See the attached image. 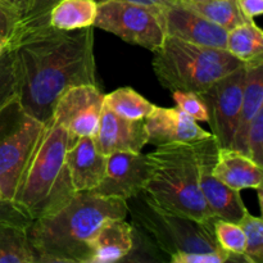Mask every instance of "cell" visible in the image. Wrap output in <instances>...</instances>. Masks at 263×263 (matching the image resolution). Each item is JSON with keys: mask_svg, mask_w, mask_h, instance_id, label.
Listing matches in <instances>:
<instances>
[{"mask_svg": "<svg viewBox=\"0 0 263 263\" xmlns=\"http://www.w3.org/2000/svg\"><path fill=\"white\" fill-rule=\"evenodd\" d=\"M17 72V99L40 122L51 118L64 90L98 85L94 27L61 31L50 25L22 33L12 49Z\"/></svg>", "mask_w": 263, "mask_h": 263, "instance_id": "obj_1", "label": "cell"}, {"mask_svg": "<svg viewBox=\"0 0 263 263\" xmlns=\"http://www.w3.org/2000/svg\"><path fill=\"white\" fill-rule=\"evenodd\" d=\"M127 203L92 192H79L58 212L27 229L36 263H89L90 239L108 220L126 218Z\"/></svg>", "mask_w": 263, "mask_h": 263, "instance_id": "obj_2", "label": "cell"}, {"mask_svg": "<svg viewBox=\"0 0 263 263\" xmlns=\"http://www.w3.org/2000/svg\"><path fill=\"white\" fill-rule=\"evenodd\" d=\"M218 148L212 134L195 143L157 146L146 154L151 171L143 193L167 212L211 220L213 216L200 192L199 179L205 157Z\"/></svg>", "mask_w": 263, "mask_h": 263, "instance_id": "obj_3", "label": "cell"}, {"mask_svg": "<svg viewBox=\"0 0 263 263\" xmlns=\"http://www.w3.org/2000/svg\"><path fill=\"white\" fill-rule=\"evenodd\" d=\"M73 141L55 121L45 123L12 199L32 221L58 212L77 193L66 166V152Z\"/></svg>", "mask_w": 263, "mask_h": 263, "instance_id": "obj_4", "label": "cell"}, {"mask_svg": "<svg viewBox=\"0 0 263 263\" xmlns=\"http://www.w3.org/2000/svg\"><path fill=\"white\" fill-rule=\"evenodd\" d=\"M159 84L171 91L202 92L230 72L246 66L226 49L210 48L166 36L153 51Z\"/></svg>", "mask_w": 263, "mask_h": 263, "instance_id": "obj_5", "label": "cell"}, {"mask_svg": "<svg viewBox=\"0 0 263 263\" xmlns=\"http://www.w3.org/2000/svg\"><path fill=\"white\" fill-rule=\"evenodd\" d=\"M133 225L140 229L167 258L179 253L229 256L216 241L215 218L198 221L157 207L143 192L126 200ZM230 257V256H229ZM231 261V258H230Z\"/></svg>", "mask_w": 263, "mask_h": 263, "instance_id": "obj_6", "label": "cell"}, {"mask_svg": "<svg viewBox=\"0 0 263 263\" xmlns=\"http://www.w3.org/2000/svg\"><path fill=\"white\" fill-rule=\"evenodd\" d=\"M45 123L28 115L17 97L0 108V189L13 199L21 174L43 134Z\"/></svg>", "mask_w": 263, "mask_h": 263, "instance_id": "obj_7", "label": "cell"}, {"mask_svg": "<svg viewBox=\"0 0 263 263\" xmlns=\"http://www.w3.org/2000/svg\"><path fill=\"white\" fill-rule=\"evenodd\" d=\"M94 27L151 51L157 50L166 39L161 9L123 0L98 3Z\"/></svg>", "mask_w": 263, "mask_h": 263, "instance_id": "obj_8", "label": "cell"}, {"mask_svg": "<svg viewBox=\"0 0 263 263\" xmlns=\"http://www.w3.org/2000/svg\"><path fill=\"white\" fill-rule=\"evenodd\" d=\"M246 66L230 72L199 92L208 113L211 134L220 148H230L240 116Z\"/></svg>", "mask_w": 263, "mask_h": 263, "instance_id": "obj_9", "label": "cell"}, {"mask_svg": "<svg viewBox=\"0 0 263 263\" xmlns=\"http://www.w3.org/2000/svg\"><path fill=\"white\" fill-rule=\"evenodd\" d=\"M104 107V94L98 85H77L59 95L51 120L62 126L73 140L94 138Z\"/></svg>", "mask_w": 263, "mask_h": 263, "instance_id": "obj_10", "label": "cell"}, {"mask_svg": "<svg viewBox=\"0 0 263 263\" xmlns=\"http://www.w3.org/2000/svg\"><path fill=\"white\" fill-rule=\"evenodd\" d=\"M149 161L141 152H117L107 156L102 181L92 193L102 197L128 198L143 192L149 177Z\"/></svg>", "mask_w": 263, "mask_h": 263, "instance_id": "obj_11", "label": "cell"}, {"mask_svg": "<svg viewBox=\"0 0 263 263\" xmlns=\"http://www.w3.org/2000/svg\"><path fill=\"white\" fill-rule=\"evenodd\" d=\"M161 20L166 36L197 45L226 49L228 31L211 22L185 3L162 8Z\"/></svg>", "mask_w": 263, "mask_h": 263, "instance_id": "obj_12", "label": "cell"}, {"mask_svg": "<svg viewBox=\"0 0 263 263\" xmlns=\"http://www.w3.org/2000/svg\"><path fill=\"white\" fill-rule=\"evenodd\" d=\"M148 144L168 145V144L195 143L208 138L211 133L200 127L197 121L179 108L156 107L144 120Z\"/></svg>", "mask_w": 263, "mask_h": 263, "instance_id": "obj_13", "label": "cell"}, {"mask_svg": "<svg viewBox=\"0 0 263 263\" xmlns=\"http://www.w3.org/2000/svg\"><path fill=\"white\" fill-rule=\"evenodd\" d=\"M98 151L105 157L117 152H141L148 144L144 121H130L103 107L99 127L94 135Z\"/></svg>", "mask_w": 263, "mask_h": 263, "instance_id": "obj_14", "label": "cell"}, {"mask_svg": "<svg viewBox=\"0 0 263 263\" xmlns=\"http://www.w3.org/2000/svg\"><path fill=\"white\" fill-rule=\"evenodd\" d=\"M217 152L218 149L211 152L203 162L199 179L200 192L213 217L238 223L248 210L243 202L240 190L228 186L212 174Z\"/></svg>", "mask_w": 263, "mask_h": 263, "instance_id": "obj_15", "label": "cell"}, {"mask_svg": "<svg viewBox=\"0 0 263 263\" xmlns=\"http://www.w3.org/2000/svg\"><path fill=\"white\" fill-rule=\"evenodd\" d=\"M107 157L97 149L94 139L79 138L66 152L68 168L74 192H91L103 179Z\"/></svg>", "mask_w": 263, "mask_h": 263, "instance_id": "obj_16", "label": "cell"}, {"mask_svg": "<svg viewBox=\"0 0 263 263\" xmlns=\"http://www.w3.org/2000/svg\"><path fill=\"white\" fill-rule=\"evenodd\" d=\"M134 246V225L126 218L108 220L90 239L89 263L122 262Z\"/></svg>", "mask_w": 263, "mask_h": 263, "instance_id": "obj_17", "label": "cell"}, {"mask_svg": "<svg viewBox=\"0 0 263 263\" xmlns=\"http://www.w3.org/2000/svg\"><path fill=\"white\" fill-rule=\"evenodd\" d=\"M212 174L223 184L236 190L262 187L263 167L231 148H218Z\"/></svg>", "mask_w": 263, "mask_h": 263, "instance_id": "obj_18", "label": "cell"}, {"mask_svg": "<svg viewBox=\"0 0 263 263\" xmlns=\"http://www.w3.org/2000/svg\"><path fill=\"white\" fill-rule=\"evenodd\" d=\"M246 68L240 116L230 148L247 156V135L249 125L263 108V62L246 64Z\"/></svg>", "mask_w": 263, "mask_h": 263, "instance_id": "obj_19", "label": "cell"}, {"mask_svg": "<svg viewBox=\"0 0 263 263\" xmlns=\"http://www.w3.org/2000/svg\"><path fill=\"white\" fill-rule=\"evenodd\" d=\"M97 14L95 0H58L49 13V25L61 31L82 30L94 27Z\"/></svg>", "mask_w": 263, "mask_h": 263, "instance_id": "obj_20", "label": "cell"}, {"mask_svg": "<svg viewBox=\"0 0 263 263\" xmlns=\"http://www.w3.org/2000/svg\"><path fill=\"white\" fill-rule=\"evenodd\" d=\"M226 50L244 64L263 62V32L254 20L247 21L228 31Z\"/></svg>", "mask_w": 263, "mask_h": 263, "instance_id": "obj_21", "label": "cell"}, {"mask_svg": "<svg viewBox=\"0 0 263 263\" xmlns=\"http://www.w3.org/2000/svg\"><path fill=\"white\" fill-rule=\"evenodd\" d=\"M0 263H36L27 229L0 223Z\"/></svg>", "mask_w": 263, "mask_h": 263, "instance_id": "obj_22", "label": "cell"}, {"mask_svg": "<svg viewBox=\"0 0 263 263\" xmlns=\"http://www.w3.org/2000/svg\"><path fill=\"white\" fill-rule=\"evenodd\" d=\"M187 7L194 9L203 17L216 23L226 31L251 21L247 18L239 7L238 0H203V2H185Z\"/></svg>", "mask_w": 263, "mask_h": 263, "instance_id": "obj_23", "label": "cell"}, {"mask_svg": "<svg viewBox=\"0 0 263 263\" xmlns=\"http://www.w3.org/2000/svg\"><path fill=\"white\" fill-rule=\"evenodd\" d=\"M104 107L126 120L144 121L154 104L131 87H120L104 95Z\"/></svg>", "mask_w": 263, "mask_h": 263, "instance_id": "obj_24", "label": "cell"}, {"mask_svg": "<svg viewBox=\"0 0 263 263\" xmlns=\"http://www.w3.org/2000/svg\"><path fill=\"white\" fill-rule=\"evenodd\" d=\"M216 241L223 252L230 256L231 261H244L246 251V235L241 226L236 222L215 218L213 223Z\"/></svg>", "mask_w": 263, "mask_h": 263, "instance_id": "obj_25", "label": "cell"}, {"mask_svg": "<svg viewBox=\"0 0 263 263\" xmlns=\"http://www.w3.org/2000/svg\"><path fill=\"white\" fill-rule=\"evenodd\" d=\"M239 225L246 235V251L243 258L247 263L263 262V220L247 212Z\"/></svg>", "mask_w": 263, "mask_h": 263, "instance_id": "obj_26", "label": "cell"}, {"mask_svg": "<svg viewBox=\"0 0 263 263\" xmlns=\"http://www.w3.org/2000/svg\"><path fill=\"white\" fill-rule=\"evenodd\" d=\"M14 97H17L14 53L7 50L0 54V108Z\"/></svg>", "mask_w": 263, "mask_h": 263, "instance_id": "obj_27", "label": "cell"}, {"mask_svg": "<svg viewBox=\"0 0 263 263\" xmlns=\"http://www.w3.org/2000/svg\"><path fill=\"white\" fill-rule=\"evenodd\" d=\"M21 21L17 13L0 4V53L14 48L20 36Z\"/></svg>", "mask_w": 263, "mask_h": 263, "instance_id": "obj_28", "label": "cell"}, {"mask_svg": "<svg viewBox=\"0 0 263 263\" xmlns=\"http://www.w3.org/2000/svg\"><path fill=\"white\" fill-rule=\"evenodd\" d=\"M172 97L177 108L190 116L193 120L207 122V108L203 100L200 99L199 94L193 91H172Z\"/></svg>", "mask_w": 263, "mask_h": 263, "instance_id": "obj_29", "label": "cell"}, {"mask_svg": "<svg viewBox=\"0 0 263 263\" xmlns=\"http://www.w3.org/2000/svg\"><path fill=\"white\" fill-rule=\"evenodd\" d=\"M247 156L263 167V108L251 122L247 135Z\"/></svg>", "mask_w": 263, "mask_h": 263, "instance_id": "obj_30", "label": "cell"}, {"mask_svg": "<svg viewBox=\"0 0 263 263\" xmlns=\"http://www.w3.org/2000/svg\"><path fill=\"white\" fill-rule=\"evenodd\" d=\"M57 2L58 0H33V5L31 8L30 13L22 21L20 36L22 33L28 32V31L36 30V28L49 25V13H50L51 8L54 7Z\"/></svg>", "mask_w": 263, "mask_h": 263, "instance_id": "obj_31", "label": "cell"}, {"mask_svg": "<svg viewBox=\"0 0 263 263\" xmlns=\"http://www.w3.org/2000/svg\"><path fill=\"white\" fill-rule=\"evenodd\" d=\"M0 223H9L26 229H28V226L32 223V220L26 213H23L12 200H8L3 197L2 189H0Z\"/></svg>", "mask_w": 263, "mask_h": 263, "instance_id": "obj_32", "label": "cell"}, {"mask_svg": "<svg viewBox=\"0 0 263 263\" xmlns=\"http://www.w3.org/2000/svg\"><path fill=\"white\" fill-rule=\"evenodd\" d=\"M230 257L218 253H179L170 258L172 263H225Z\"/></svg>", "mask_w": 263, "mask_h": 263, "instance_id": "obj_33", "label": "cell"}, {"mask_svg": "<svg viewBox=\"0 0 263 263\" xmlns=\"http://www.w3.org/2000/svg\"><path fill=\"white\" fill-rule=\"evenodd\" d=\"M0 4L5 5L7 8L12 9L13 12L17 13L21 17V20L23 21L27 17L28 13H30L31 8H32L33 0H0ZM22 21H21V25H22Z\"/></svg>", "mask_w": 263, "mask_h": 263, "instance_id": "obj_34", "label": "cell"}, {"mask_svg": "<svg viewBox=\"0 0 263 263\" xmlns=\"http://www.w3.org/2000/svg\"><path fill=\"white\" fill-rule=\"evenodd\" d=\"M241 12L249 20H254L263 13V0H238Z\"/></svg>", "mask_w": 263, "mask_h": 263, "instance_id": "obj_35", "label": "cell"}, {"mask_svg": "<svg viewBox=\"0 0 263 263\" xmlns=\"http://www.w3.org/2000/svg\"><path fill=\"white\" fill-rule=\"evenodd\" d=\"M95 2L102 3V2H105V0H95ZM123 2H130V3H135V4H141V5H146V7L162 9V8L168 7V5L185 3L186 0H123Z\"/></svg>", "mask_w": 263, "mask_h": 263, "instance_id": "obj_36", "label": "cell"}, {"mask_svg": "<svg viewBox=\"0 0 263 263\" xmlns=\"http://www.w3.org/2000/svg\"><path fill=\"white\" fill-rule=\"evenodd\" d=\"M187 2H203V0H187Z\"/></svg>", "mask_w": 263, "mask_h": 263, "instance_id": "obj_37", "label": "cell"}, {"mask_svg": "<svg viewBox=\"0 0 263 263\" xmlns=\"http://www.w3.org/2000/svg\"><path fill=\"white\" fill-rule=\"evenodd\" d=\"M0 54H2V53H0Z\"/></svg>", "mask_w": 263, "mask_h": 263, "instance_id": "obj_38", "label": "cell"}]
</instances>
